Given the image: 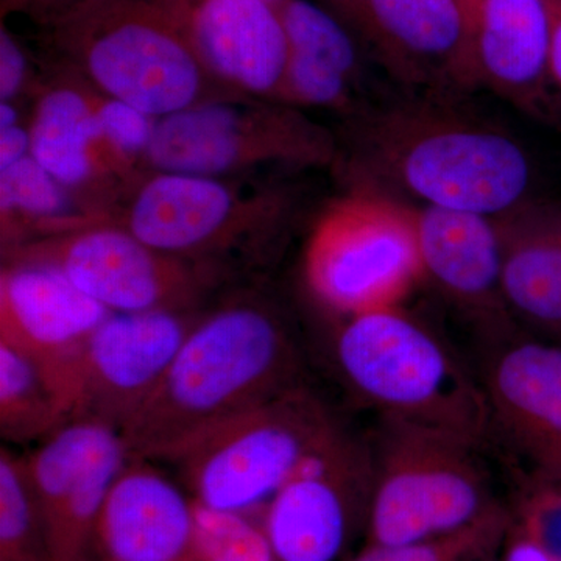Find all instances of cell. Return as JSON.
<instances>
[{"label": "cell", "instance_id": "1", "mask_svg": "<svg viewBox=\"0 0 561 561\" xmlns=\"http://www.w3.org/2000/svg\"><path fill=\"white\" fill-rule=\"evenodd\" d=\"M409 94L376 99L345 121L339 160L348 187L409 206L497 219L534 195V164L504 125L460 103Z\"/></svg>", "mask_w": 561, "mask_h": 561}, {"label": "cell", "instance_id": "2", "mask_svg": "<svg viewBox=\"0 0 561 561\" xmlns=\"http://www.w3.org/2000/svg\"><path fill=\"white\" fill-rule=\"evenodd\" d=\"M294 327L264 295L205 309L160 386L122 438L130 456L162 461L203 432L306 383Z\"/></svg>", "mask_w": 561, "mask_h": 561}, {"label": "cell", "instance_id": "3", "mask_svg": "<svg viewBox=\"0 0 561 561\" xmlns=\"http://www.w3.org/2000/svg\"><path fill=\"white\" fill-rule=\"evenodd\" d=\"M47 25L60 70L157 119L245 98L206 68L160 0H84Z\"/></svg>", "mask_w": 561, "mask_h": 561}, {"label": "cell", "instance_id": "4", "mask_svg": "<svg viewBox=\"0 0 561 561\" xmlns=\"http://www.w3.org/2000/svg\"><path fill=\"white\" fill-rule=\"evenodd\" d=\"M332 360L343 386L378 416L483 445L490 415L474 367L404 306L337 320Z\"/></svg>", "mask_w": 561, "mask_h": 561}, {"label": "cell", "instance_id": "5", "mask_svg": "<svg viewBox=\"0 0 561 561\" xmlns=\"http://www.w3.org/2000/svg\"><path fill=\"white\" fill-rule=\"evenodd\" d=\"M371 457L367 545L400 546L467 529L500 502L479 449L451 432L378 416Z\"/></svg>", "mask_w": 561, "mask_h": 561}, {"label": "cell", "instance_id": "6", "mask_svg": "<svg viewBox=\"0 0 561 561\" xmlns=\"http://www.w3.org/2000/svg\"><path fill=\"white\" fill-rule=\"evenodd\" d=\"M342 427L327 402L302 383L203 432L162 461L195 504L249 518Z\"/></svg>", "mask_w": 561, "mask_h": 561}, {"label": "cell", "instance_id": "7", "mask_svg": "<svg viewBox=\"0 0 561 561\" xmlns=\"http://www.w3.org/2000/svg\"><path fill=\"white\" fill-rule=\"evenodd\" d=\"M302 278L335 320L404 306L423 286L412 206L348 187L313 221L302 251Z\"/></svg>", "mask_w": 561, "mask_h": 561}, {"label": "cell", "instance_id": "8", "mask_svg": "<svg viewBox=\"0 0 561 561\" xmlns=\"http://www.w3.org/2000/svg\"><path fill=\"white\" fill-rule=\"evenodd\" d=\"M121 225L162 253L224 272L238 251L273 241L298 213V197L284 186L250 192L236 179L151 171L131 184Z\"/></svg>", "mask_w": 561, "mask_h": 561}, {"label": "cell", "instance_id": "9", "mask_svg": "<svg viewBox=\"0 0 561 561\" xmlns=\"http://www.w3.org/2000/svg\"><path fill=\"white\" fill-rule=\"evenodd\" d=\"M337 160V135L305 111L241 98L158 119L146 168L236 179L265 168H335Z\"/></svg>", "mask_w": 561, "mask_h": 561}, {"label": "cell", "instance_id": "10", "mask_svg": "<svg viewBox=\"0 0 561 561\" xmlns=\"http://www.w3.org/2000/svg\"><path fill=\"white\" fill-rule=\"evenodd\" d=\"M3 260L49 265L114 313L202 308L221 271L162 253L111 221L35 239Z\"/></svg>", "mask_w": 561, "mask_h": 561}, {"label": "cell", "instance_id": "11", "mask_svg": "<svg viewBox=\"0 0 561 561\" xmlns=\"http://www.w3.org/2000/svg\"><path fill=\"white\" fill-rule=\"evenodd\" d=\"M402 92L482 90L470 0H319Z\"/></svg>", "mask_w": 561, "mask_h": 561}, {"label": "cell", "instance_id": "12", "mask_svg": "<svg viewBox=\"0 0 561 561\" xmlns=\"http://www.w3.org/2000/svg\"><path fill=\"white\" fill-rule=\"evenodd\" d=\"M371 493L367 437L345 426L265 505L261 527L275 561H339Z\"/></svg>", "mask_w": 561, "mask_h": 561}, {"label": "cell", "instance_id": "13", "mask_svg": "<svg viewBox=\"0 0 561 561\" xmlns=\"http://www.w3.org/2000/svg\"><path fill=\"white\" fill-rule=\"evenodd\" d=\"M203 311L110 313L84 346L65 391L69 421L124 430L160 386Z\"/></svg>", "mask_w": 561, "mask_h": 561}, {"label": "cell", "instance_id": "14", "mask_svg": "<svg viewBox=\"0 0 561 561\" xmlns=\"http://www.w3.org/2000/svg\"><path fill=\"white\" fill-rule=\"evenodd\" d=\"M474 371L490 434L526 461V470L561 471V342L508 323L479 334Z\"/></svg>", "mask_w": 561, "mask_h": 561}, {"label": "cell", "instance_id": "15", "mask_svg": "<svg viewBox=\"0 0 561 561\" xmlns=\"http://www.w3.org/2000/svg\"><path fill=\"white\" fill-rule=\"evenodd\" d=\"M128 459L121 431L84 420L22 456L55 561H88L99 513Z\"/></svg>", "mask_w": 561, "mask_h": 561}, {"label": "cell", "instance_id": "16", "mask_svg": "<svg viewBox=\"0 0 561 561\" xmlns=\"http://www.w3.org/2000/svg\"><path fill=\"white\" fill-rule=\"evenodd\" d=\"M110 313L49 265L3 260L0 343L38 365L62 405L84 346Z\"/></svg>", "mask_w": 561, "mask_h": 561}, {"label": "cell", "instance_id": "17", "mask_svg": "<svg viewBox=\"0 0 561 561\" xmlns=\"http://www.w3.org/2000/svg\"><path fill=\"white\" fill-rule=\"evenodd\" d=\"M88 561H203L197 504L157 461L130 456L99 513Z\"/></svg>", "mask_w": 561, "mask_h": 561}, {"label": "cell", "instance_id": "18", "mask_svg": "<svg viewBox=\"0 0 561 561\" xmlns=\"http://www.w3.org/2000/svg\"><path fill=\"white\" fill-rule=\"evenodd\" d=\"M190 36L206 68L228 88L278 102L289 41L267 0H160Z\"/></svg>", "mask_w": 561, "mask_h": 561}, {"label": "cell", "instance_id": "19", "mask_svg": "<svg viewBox=\"0 0 561 561\" xmlns=\"http://www.w3.org/2000/svg\"><path fill=\"white\" fill-rule=\"evenodd\" d=\"M423 284L483 334L515 323L502 295L496 220L482 214L412 206Z\"/></svg>", "mask_w": 561, "mask_h": 561}, {"label": "cell", "instance_id": "20", "mask_svg": "<svg viewBox=\"0 0 561 561\" xmlns=\"http://www.w3.org/2000/svg\"><path fill=\"white\" fill-rule=\"evenodd\" d=\"M470 7L482 90L530 116H549L556 101L545 0H470Z\"/></svg>", "mask_w": 561, "mask_h": 561}, {"label": "cell", "instance_id": "21", "mask_svg": "<svg viewBox=\"0 0 561 561\" xmlns=\"http://www.w3.org/2000/svg\"><path fill=\"white\" fill-rule=\"evenodd\" d=\"M494 220L508 316L523 330L561 342V201L531 197Z\"/></svg>", "mask_w": 561, "mask_h": 561}, {"label": "cell", "instance_id": "22", "mask_svg": "<svg viewBox=\"0 0 561 561\" xmlns=\"http://www.w3.org/2000/svg\"><path fill=\"white\" fill-rule=\"evenodd\" d=\"M28 133L32 157L66 190L87 191L108 180L125 183L103 142L94 91L65 70L39 87Z\"/></svg>", "mask_w": 561, "mask_h": 561}, {"label": "cell", "instance_id": "23", "mask_svg": "<svg viewBox=\"0 0 561 561\" xmlns=\"http://www.w3.org/2000/svg\"><path fill=\"white\" fill-rule=\"evenodd\" d=\"M69 194L32 154L0 171L2 250L84 225Z\"/></svg>", "mask_w": 561, "mask_h": 561}, {"label": "cell", "instance_id": "24", "mask_svg": "<svg viewBox=\"0 0 561 561\" xmlns=\"http://www.w3.org/2000/svg\"><path fill=\"white\" fill-rule=\"evenodd\" d=\"M57 391L38 365L0 343V435L11 445H38L68 423Z\"/></svg>", "mask_w": 561, "mask_h": 561}, {"label": "cell", "instance_id": "25", "mask_svg": "<svg viewBox=\"0 0 561 561\" xmlns=\"http://www.w3.org/2000/svg\"><path fill=\"white\" fill-rule=\"evenodd\" d=\"M275 9L286 31L289 51L320 62L368 90L364 70L367 55L330 10L311 0H279Z\"/></svg>", "mask_w": 561, "mask_h": 561}, {"label": "cell", "instance_id": "26", "mask_svg": "<svg viewBox=\"0 0 561 561\" xmlns=\"http://www.w3.org/2000/svg\"><path fill=\"white\" fill-rule=\"evenodd\" d=\"M0 561H55L24 460L0 451Z\"/></svg>", "mask_w": 561, "mask_h": 561}, {"label": "cell", "instance_id": "27", "mask_svg": "<svg viewBox=\"0 0 561 561\" xmlns=\"http://www.w3.org/2000/svg\"><path fill=\"white\" fill-rule=\"evenodd\" d=\"M511 529V515L504 505L467 529L400 546L365 545L350 561H493Z\"/></svg>", "mask_w": 561, "mask_h": 561}, {"label": "cell", "instance_id": "28", "mask_svg": "<svg viewBox=\"0 0 561 561\" xmlns=\"http://www.w3.org/2000/svg\"><path fill=\"white\" fill-rule=\"evenodd\" d=\"M511 515V534L561 560V471L524 470Z\"/></svg>", "mask_w": 561, "mask_h": 561}, {"label": "cell", "instance_id": "29", "mask_svg": "<svg viewBox=\"0 0 561 561\" xmlns=\"http://www.w3.org/2000/svg\"><path fill=\"white\" fill-rule=\"evenodd\" d=\"M94 91V113L103 142L122 180L131 186L139 179V165L146 168L147 153L157 131L158 119L130 103Z\"/></svg>", "mask_w": 561, "mask_h": 561}, {"label": "cell", "instance_id": "30", "mask_svg": "<svg viewBox=\"0 0 561 561\" xmlns=\"http://www.w3.org/2000/svg\"><path fill=\"white\" fill-rule=\"evenodd\" d=\"M197 529L203 561H275L264 530L245 516L197 505Z\"/></svg>", "mask_w": 561, "mask_h": 561}, {"label": "cell", "instance_id": "31", "mask_svg": "<svg viewBox=\"0 0 561 561\" xmlns=\"http://www.w3.org/2000/svg\"><path fill=\"white\" fill-rule=\"evenodd\" d=\"M31 81L28 58L20 41L2 24L0 28V102H14Z\"/></svg>", "mask_w": 561, "mask_h": 561}, {"label": "cell", "instance_id": "32", "mask_svg": "<svg viewBox=\"0 0 561 561\" xmlns=\"http://www.w3.org/2000/svg\"><path fill=\"white\" fill-rule=\"evenodd\" d=\"M551 28L549 44V77L557 113L561 116V0H545Z\"/></svg>", "mask_w": 561, "mask_h": 561}, {"label": "cell", "instance_id": "33", "mask_svg": "<svg viewBox=\"0 0 561 561\" xmlns=\"http://www.w3.org/2000/svg\"><path fill=\"white\" fill-rule=\"evenodd\" d=\"M81 2L84 0H2V16L27 13L47 24Z\"/></svg>", "mask_w": 561, "mask_h": 561}, {"label": "cell", "instance_id": "34", "mask_svg": "<svg viewBox=\"0 0 561 561\" xmlns=\"http://www.w3.org/2000/svg\"><path fill=\"white\" fill-rule=\"evenodd\" d=\"M31 154V133L28 127L5 128L0 130V171L16 164Z\"/></svg>", "mask_w": 561, "mask_h": 561}, {"label": "cell", "instance_id": "35", "mask_svg": "<svg viewBox=\"0 0 561 561\" xmlns=\"http://www.w3.org/2000/svg\"><path fill=\"white\" fill-rule=\"evenodd\" d=\"M496 561H561L553 559L548 553L541 552L540 549L531 546L530 542L516 537L508 530L507 537L502 542L500 552H497Z\"/></svg>", "mask_w": 561, "mask_h": 561}, {"label": "cell", "instance_id": "36", "mask_svg": "<svg viewBox=\"0 0 561 561\" xmlns=\"http://www.w3.org/2000/svg\"><path fill=\"white\" fill-rule=\"evenodd\" d=\"M20 124V108L14 102H0V130L16 127Z\"/></svg>", "mask_w": 561, "mask_h": 561}, {"label": "cell", "instance_id": "37", "mask_svg": "<svg viewBox=\"0 0 561 561\" xmlns=\"http://www.w3.org/2000/svg\"><path fill=\"white\" fill-rule=\"evenodd\" d=\"M267 2H271V3H273V5H275V3L279 2V0H267Z\"/></svg>", "mask_w": 561, "mask_h": 561}, {"label": "cell", "instance_id": "38", "mask_svg": "<svg viewBox=\"0 0 561 561\" xmlns=\"http://www.w3.org/2000/svg\"><path fill=\"white\" fill-rule=\"evenodd\" d=\"M493 561H496V559H494Z\"/></svg>", "mask_w": 561, "mask_h": 561}]
</instances>
